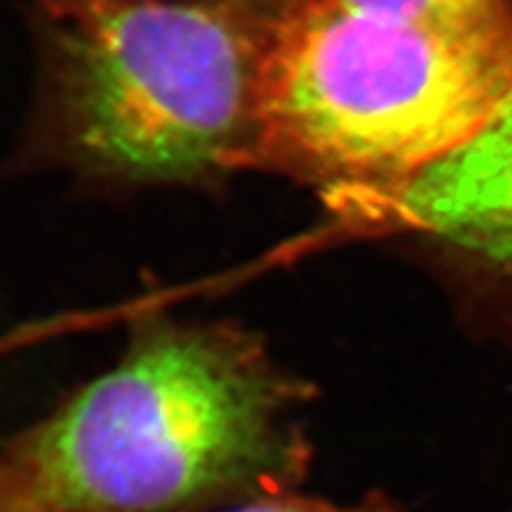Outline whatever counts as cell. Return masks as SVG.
<instances>
[{
  "label": "cell",
  "instance_id": "1",
  "mask_svg": "<svg viewBox=\"0 0 512 512\" xmlns=\"http://www.w3.org/2000/svg\"><path fill=\"white\" fill-rule=\"evenodd\" d=\"M306 387L227 325H154L45 421L0 444V512H178L274 491L308 461Z\"/></svg>",
  "mask_w": 512,
  "mask_h": 512
},
{
  "label": "cell",
  "instance_id": "2",
  "mask_svg": "<svg viewBox=\"0 0 512 512\" xmlns=\"http://www.w3.org/2000/svg\"><path fill=\"white\" fill-rule=\"evenodd\" d=\"M512 96V3L463 22H395L291 0L261 26L239 165L327 197L412 178L459 150Z\"/></svg>",
  "mask_w": 512,
  "mask_h": 512
},
{
  "label": "cell",
  "instance_id": "3",
  "mask_svg": "<svg viewBox=\"0 0 512 512\" xmlns=\"http://www.w3.org/2000/svg\"><path fill=\"white\" fill-rule=\"evenodd\" d=\"M261 26L222 7L118 0L69 20L54 52L64 141L128 180L239 165L252 124Z\"/></svg>",
  "mask_w": 512,
  "mask_h": 512
},
{
  "label": "cell",
  "instance_id": "4",
  "mask_svg": "<svg viewBox=\"0 0 512 512\" xmlns=\"http://www.w3.org/2000/svg\"><path fill=\"white\" fill-rule=\"evenodd\" d=\"M346 222L419 233L512 271V96L466 146L408 180L329 199Z\"/></svg>",
  "mask_w": 512,
  "mask_h": 512
},
{
  "label": "cell",
  "instance_id": "5",
  "mask_svg": "<svg viewBox=\"0 0 512 512\" xmlns=\"http://www.w3.org/2000/svg\"><path fill=\"white\" fill-rule=\"evenodd\" d=\"M344 9L395 22H463L504 9L512 0H333Z\"/></svg>",
  "mask_w": 512,
  "mask_h": 512
},
{
  "label": "cell",
  "instance_id": "6",
  "mask_svg": "<svg viewBox=\"0 0 512 512\" xmlns=\"http://www.w3.org/2000/svg\"><path fill=\"white\" fill-rule=\"evenodd\" d=\"M229 512H395V508L382 498H370L359 506H335L301 498H263Z\"/></svg>",
  "mask_w": 512,
  "mask_h": 512
},
{
  "label": "cell",
  "instance_id": "7",
  "mask_svg": "<svg viewBox=\"0 0 512 512\" xmlns=\"http://www.w3.org/2000/svg\"><path fill=\"white\" fill-rule=\"evenodd\" d=\"M214 3L244 15L248 20L263 22L269 20L271 15H276L291 0H214Z\"/></svg>",
  "mask_w": 512,
  "mask_h": 512
},
{
  "label": "cell",
  "instance_id": "8",
  "mask_svg": "<svg viewBox=\"0 0 512 512\" xmlns=\"http://www.w3.org/2000/svg\"><path fill=\"white\" fill-rule=\"evenodd\" d=\"M111 3H118V0H45L47 7L67 20L82 18V15L99 11Z\"/></svg>",
  "mask_w": 512,
  "mask_h": 512
}]
</instances>
